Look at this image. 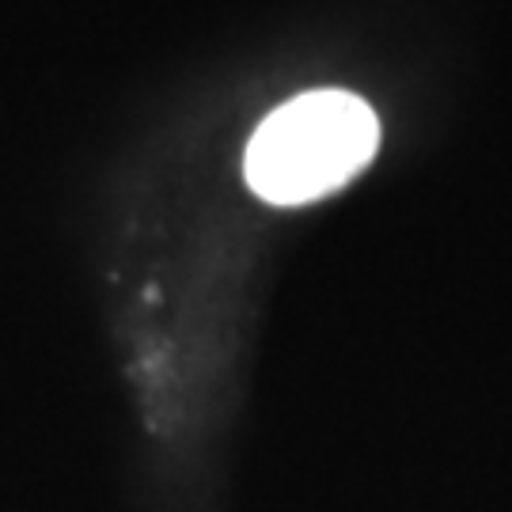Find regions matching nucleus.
<instances>
[{
  "label": "nucleus",
  "instance_id": "1",
  "mask_svg": "<svg viewBox=\"0 0 512 512\" xmlns=\"http://www.w3.org/2000/svg\"><path fill=\"white\" fill-rule=\"evenodd\" d=\"M380 145V122L349 92H308L277 107L247 148V183L274 205H300L349 183Z\"/></svg>",
  "mask_w": 512,
  "mask_h": 512
}]
</instances>
